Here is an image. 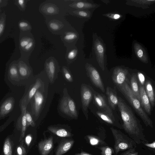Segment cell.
I'll use <instances>...</instances> for the list:
<instances>
[{"label": "cell", "mask_w": 155, "mask_h": 155, "mask_svg": "<svg viewBox=\"0 0 155 155\" xmlns=\"http://www.w3.org/2000/svg\"><path fill=\"white\" fill-rule=\"evenodd\" d=\"M117 106L123 121V129L137 144L147 143L140 121L130 107L119 97Z\"/></svg>", "instance_id": "obj_1"}, {"label": "cell", "mask_w": 155, "mask_h": 155, "mask_svg": "<svg viewBox=\"0 0 155 155\" xmlns=\"http://www.w3.org/2000/svg\"><path fill=\"white\" fill-rule=\"evenodd\" d=\"M134 109L140 117L145 125L153 128V122L142 107L139 101L131 90L127 80L120 86L117 87Z\"/></svg>", "instance_id": "obj_2"}, {"label": "cell", "mask_w": 155, "mask_h": 155, "mask_svg": "<svg viewBox=\"0 0 155 155\" xmlns=\"http://www.w3.org/2000/svg\"><path fill=\"white\" fill-rule=\"evenodd\" d=\"M110 129L114 139L115 155L120 151L136 147L137 143L129 136L113 127H110Z\"/></svg>", "instance_id": "obj_3"}, {"label": "cell", "mask_w": 155, "mask_h": 155, "mask_svg": "<svg viewBox=\"0 0 155 155\" xmlns=\"http://www.w3.org/2000/svg\"><path fill=\"white\" fill-rule=\"evenodd\" d=\"M44 84L36 91L30 102L31 113L34 119L37 120L40 116L45 101Z\"/></svg>", "instance_id": "obj_4"}, {"label": "cell", "mask_w": 155, "mask_h": 155, "mask_svg": "<svg viewBox=\"0 0 155 155\" xmlns=\"http://www.w3.org/2000/svg\"><path fill=\"white\" fill-rule=\"evenodd\" d=\"M93 89L89 86L82 84L81 88V95L83 113L87 119H88V108L93 97Z\"/></svg>", "instance_id": "obj_5"}, {"label": "cell", "mask_w": 155, "mask_h": 155, "mask_svg": "<svg viewBox=\"0 0 155 155\" xmlns=\"http://www.w3.org/2000/svg\"><path fill=\"white\" fill-rule=\"evenodd\" d=\"M93 97L95 104L99 110L113 118H115L112 109L110 106L104 95L93 89Z\"/></svg>", "instance_id": "obj_6"}, {"label": "cell", "mask_w": 155, "mask_h": 155, "mask_svg": "<svg viewBox=\"0 0 155 155\" xmlns=\"http://www.w3.org/2000/svg\"><path fill=\"white\" fill-rule=\"evenodd\" d=\"M87 76L93 84L104 92L105 89L100 74L97 70L91 64L87 63L85 65Z\"/></svg>", "instance_id": "obj_7"}, {"label": "cell", "mask_w": 155, "mask_h": 155, "mask_svg": "<svg viewBox=\"0 0 155 155\" xmlns=\"http://www.w3.org/2000/svg\"><path fill=\"white\" fill-rule=\"evenodd\" d=\"M45 69L51 83L53 84L57 78L58 72V66L54 58H50L46 61Z\"/></svg>", "instance_id": "obj_8"}, {"label": "cell", "mask_w": 155, "mask_h": 155, "mask_svg": "<svg viewBox=\"0 0 155 155\" xmlns=\"http://www.w3.org/2000/svg\"><path fill=\"white\" fill-rule=\"evenodd\" d=\"M21 113L19 117L16 124L17 128L21 131L19 141L21 142L25 136L27 127L25 114L27 111V106L23 104L20 103Z\"/></svg>", "instance_id": "obj_9"}, {"label": "cell", "mask_w": 155, "mask_h": 155, "mask_svg": "<svg viewBox=\"0 0 155 155\" xmlns=\"http://www.w3.org/2000/svg\"><path fill=\"white\" fill-rule=\"evenodd\" d=\"M128 72L126 69L120 67H117L114 69L112 78L117 87L121 86L126 81Z\"/></svg>", "instance_id": "obj_10"}, {"label": "cell", "mask_w": 155, "mask_h": 155, "mask_svg": "<svg viewBox=\"0 0 155 155\" xmlns=\"http://www.w3.org/2000/svg\"><path fill=\"white\" fill-rule=\"evenodd\" d=\"M44 84L41 79H37L34 83L30 88L26 94L22 98L20 103L24 104L27 106L36 91Z\"/></svg>", "instance_id": "obj_11"}, {"label": "cell", "mask_w": 155, "mask_h": 155, "mask_svg": "<svg viewBox=\"0 0 155 155\" xmlns=\"http://www.w3.org/2000/svg\"><path fill=\"white\" fill-rule=\"evenodd\" d=\"M94 46L97 62L101 68L104 71L105 69L104 46L101 42L97 39L94 41Z\"/></svg>", "instance_id": "obj_12"}, {"label": "cell", "mask_w": 155, "mask_h": 155, "mask_svg": "<svg viewBox=\"0 0 155 155\" xmlns=\"http://www.w3.org/2000/svg\"><path fill=\"white\" fill-rule=\"evenodd\" d=\"M15 104V99L12 97H8L4 101L0 106V120L12 110Z\"/></svg>", "instance_id": "obj_13"}, {"label": "cell", "mask_w": 155, "mask_h": 155, "mask_svg": "<svg viewBox=\"0 0 155 155\" xmlns=\"http://www.w3.org/2000/svg\"><path fill=\"white\" fill-rule=\"evenodd\" d=\"M140 102L146 113L149 115L151 114V107L149 98L146 93L144 86L139 84Z\"/></svg>", "instance_id": "obj_14"}, {"label": "cell", "mask_w": 155, "mask_h": 155, "mask_svg": "<svg viewBox=\"0 0 155 155\" xmlns=\"http://www.w3.org/2000/svg\"><path fill=\"white\" fill-rule=\"evenodd\" d=\"M53 137L40 141L38 143V149L41 155H48L52 149L53 145Z\"/></svg>", "instance_id": "obj_15"}, {"label": "cell", "mask_w": 155, "mask_h": 155, "mask_svg": "<svg viewBox=\"0 0 155 155\" xmlns=\"http://www.w3.org/2000/svg\"><path fill=\"white\" fill-rule=\"evenodd\" d=\"M106 94L107 96L108 103L113 110H115L118 102V97L115 90L108 86L106 88Z\"/></svg>", "instance_id": "obj_16"}, {"label": "cell", "mask_w": 155, "mask_h": 155, "mask_svg": "<svg viewBox=\"0 0 155 155\" xmlns=\"http://www.w3.org/2000/svg\"><path fill=\"white\" fill-rule=\"evenodd\" d=\"M74 140L66 139L62 140L58 146L54 155H63L71 148L74 143Z\"/></svg>", "instance_id": "obj_17"}, {"label": "cell", "mask_w": 155, "mask_h": 155, "mask_svg": "<svg viewBox=\"0 0 155 155\" xmlns=\"http://www.w3.org/2000/svg\"><path fill=\"white\" fill-rule=\"evenodd\" d=\"M96 113L99 117L106 123L120 129H123L122 125L115 118H113L107 114L100 111Z\"/></svg>", "instance_id": "obj_18"}, {"label": "cell", "mask_w": 155, "mask_h": 155, "mask_svg": "<svg viewBox=\"0 0 155 155\" xmlns=\"http://www.w3.org/2000/svg\"><path fill=\"white\" fill-rule=\"evenodd\" d=\"M17 65L20 79L28 78L31 72L29 67L22 61H19Z\"/></svg>", "instance_id": "obj_19"}, {"label": "cell", "mask_w": 155, "mask_h": 155, "mask_svg": "<svg viewBox=\"0 0 155 155\" xmlns=\"http://www.w3.org/2000/svg\"><path fill=\"white\" fill-rule=\"evenodd\" d=\"M144 85L145 91L149 100L150 104L154 107L155 104V96L153 86L149 80L146 81Z\"/></svg>", "instance_id": "obj_20"}, {"label": "cell", "mask_w": 155, "mask_h": 155, "mask_svg": "<svg viewBox=\"0 0 155 155\" xmlns=\"http://www.w3.org/2000/svg\"><path fill=\"white\" fill-rule=\"evenodd\" d=\"M134 48L138 58L142 62L147 63L148 59L144 48L140 44L137 43L134 44Z\"/></svg>", "instance_id": "obj_21"}, {"label": "cell", "mask_w": 155, "mask_h": 155, "mask_svg": "<svg viewBox=\"0 0 155 155\" xmlns=\"http://www.w3.org/2000/svg\"><path fill=\"white\" fill-rule=\"evenodd\" d=\"M40 11L48 15H54L59 12L58 8L55 5L48 3L42 5L40 8Z\"/></svg>", "instance_id": "obj_22"}, {"label": "cell", "mask_w": 155, "mask_h": 155, "mask_svg": "<svg viewBox=\"0 0 155 155\" xmlns=\"http://www.w3.org/2000/svg\"><path fill=\"white\" fill-rule=\"evenodd\" d=\"M8 76L10 80L13 81H18L20 80L17 64H13L9 66Z\"/></svg>", "instance_id": "obj_23"}, {"label": "cell", "mask_w": 155, "mask_h": 155, "mask_svg": "<svg viewBox=\"0 0 155 155\" xmlns=\"http://www.w3.org/2000/svg\"><path fill=\"white\" fill-rule=\"evenodd\" d=\"M67 91L66 89H64V95L60 101V108L61 112L63 113L70 117V115L69 110L68 98V95Z\"/></svg>", "instance_id": "obj_24"}, {"label": "cell", "mask_w": 155, "mask_h": 155, "mask_svg": "<svg viewBox=\"0 0 155 155\" xmlns=\"http://www.w3.org/2000/svg\"><path fill=\"white\" fill-rule=\"evenodd\" d=\"M96 5L84 1H79L75 2L70 4L69 6L78 10H83L94 8Z\"/></svg>", "instance_id": "obj_25"}, {"label": "cell", "mask_w": 155, "mask_h": 155, "mask_svg": "<svg viewBox=\"0 0 155 155\" xmlns=\"http://www.w3.org/2000/svg\"><path fill=\"white\" fill-rule=\"evenodd\" d=\"M48 130L51 133L57 136L61 137H68L72 136V134L65 129L53 126H50Z\"/></svg>", "instance_id": "obj_26"}, {"label": "cell", "mask_w": 155, "mask_h": 155, "mask_svg": "<svg viewBox=\"0 0 155 155\" xmlns=\"http://www.w3.org/2000/svg\"><path fill=\"white\" fill-rule=\"evenodd\" d=\"M130 87L134 94L140 102V99L139 86L138 85L137 76L135 74L133 75L131 77Z\"/></svg>", "instance_id": "obj_27"}, {"label": "cell", "mask_w": 155, "mask_h": 155, "mask_svg": "<svg viewBox=\"0 0 155 155\" xmlns=\"http://www.w3.org/2000/svg\"><path fill=\"white\" fill-rule=\"evenodd\" d=\"M68 98L70 117L76 119L78 117V114L75 102L68 95Z\"/></svg>", "instance_id": "obj_28"}, {"label": "cell", "mask_w": 155, "mask_h": 155, "mask_svg": "<svg viewBox=\"0 0 155 155\" xmlns=\"http://www.w3.org/2000/svg\"><path fill=\"white\" fill-rule=\"evenodd\" d=\"M87 137L90 144L92 146H98V147L105 145L106 144L104 141L99 137L92 135H87Z\"/></svg>", "instance_id": "obj_29"}, {"label": "cell", "mask_w": 155, "mask_h": 155, "mask_svg": "<svg viewBox=\"0 0 155 155\" xmlns=\"http://www.w3.org/2000/svg\"><path fill=\"white\" fill-rule=\"evenodd\" d=\"M4 155H12V146L10 139L7 138L5 140L3 147Z\"/></svg>", "instance_id": "obj_30"}, {"label": "cell", "mask_w": 155, "mask_h": 155, "mask_svg": "<svg viewBox=\"0 0 155 155\" xmlns=\"http://www.w3.org/2000/svg\"><path fill=\"white\" fill-rule=\"evenodd\" d=\"M49 28L53 31H56L61 29L63 26L62 22L58 20H51L48 23Z\"/></svg>", "instance_id": "obj_31"}, {"label": "cell", "mask_w": 155, "mask_h": 155, "mask_svg": "<svg viewBox=\"0 0 155 155\" xmlns=\"http://www.w3.org/2000/svg\"><path fill=\"white\" fill-rule=\"evenodd\" d=\"M131 3H133V5H135L136 6H137L138 5L139 6H140V7L146 8L144 6L145 5L147 8V5H150L152 4L155 1L154 0H131L130 1Z\"/></svg>", "instance_id": "obj_32"}, {"label": "cell", "mask_w": 155, "mask_h": 155, "mask_svg": "<svg viewBox=\"0 0 155 155\" xmlns=\"http://www.w3.org/2000/svg\"><path fill=\"white\" fill-rule=\"evenodd\" d=\"M98 148L101 151V155H113L114 153V150L107 146H101L98 147Z\"/></svg>", "instance_id": "obj_33"}, {"label": "cell", "mask_w": 155, "mask_h": 155, "mask_svg": "<svg viewBox=\"0 0 155 155\" xmlns=\"http://www.w3.org/2000/svg\"><path fill=\"white\" fill-rule=\"evenodd\" d=\"M73 12L77 16L81 18L89 17L91 15L90 12L83 10H77Z\"/></svg>", "instance_id": "obj_34"}, {"label": "cell", "mask_w": 155, "mask_h": 155, "mask_svg": "<svg viewBox=\"0 0 155 155\" xmlns=\"http://www.w3.org/2000/svg\"><path fill=\"white\" fill-rule=\"evenodd\" d=\"M62 73L65 79L69 82L73 81L72 76L68 69L65 67H63L62 69Z\"/></svg>", "instance_id": "obj_35"}, {"label": "cell", "mask_w": 155, "mask_h": 155, "mask_svg": "<svg viewBox=\"0 0 155 155\" xmlns=\"http://www.w3.org/2000/svg\"><path fill=\"white\" fill-rule=\"evenodd\" d=\"M20 144L17 147L16 149L17 155H26V151L25 147L23 145V141H21Z\"/></svg>", "instance_id": "obj_36"}, {"label": "cell", "mask_w": 155, "mask_h": 155, "mask_svg": "<svg viewBox=\"0 0 155 155\" xmlns=\"http://www.w3.org/2000/svg\"><path fill=\"white\" fill-rule=\"evenodd\" d=\"M26 118L27 123V127L31 126L34 127L35 126V124L33 119L30 113L26 111L25 114Z\"/></svg>", "instance_id": "obj_37"}, {"label": "cell", "mask_w": 155, "mask_h": 155, "mask_svg": "<svg viewBox=\"0 0 155 155\" xmlns=\"http://www.w3.org/2000/svg\"><path fill=\"white\" fill-rule=\"evenodd\" d=\"M78 37L77 34L73 32H69L65 34L64 37V40L67 41H73Z\"/></svg>", "instance_id": "obj_38"}, {"label": "cell", "mask_w": 155, "mask_h": 155, "mask_svg": "<svg viewBox=\"0 0 155 155\" xmlns=\"http://www.w3.org/2000/svg\"><path fill=\"white\" fill-rule=\"evenodd\" d=\"M18 26L23 31H26L30 29L31 27L30 24L27 22L22 21L18 23Z\"/></svg>", "instance_id": "obj_39"}, {"label": "cell", "mask_w": 155, "mask_h": 155, "mask_svg": "<svg viewBox=\"0 0 155 155\" xmlns=\"http://www.w3.org/2000/svg\"><path fill=\"white\" fill-rule=\"evenodd\" d=\"M33 39L29 37H24L22 38L20 41V45L21 47L24 48Z\"/></svg>", "instance_id": "obj_40"}, {"label": "cell", "mask_w": 155, "mask_h": 155, "mask_svg": "<svg viewBox=\"0 0 155 155\" xmlns=\"http://www.w3.org/2000/svg\"><path fill=\"white\" fill-rule=\"evenodd\" d=\"M120 155H138V153L136 150V147H133L126 150Z\"/></svg>", "instance_id": "obj_41"}, {"label": "cell", "mask_w": 155, "mask_h": 155, "mask_svg": "<svg viewBox=\"0 0 155 155\" xmlns=\"http://www.w3.org/2000/svg\"><path fill=\"white\" fill-rule=\"evenodd\" d=\"M78 53L77 50L74 49L69 52L67 55V58L70 60H71L74 59L77 55Z\"/></svg>", "instance_id": "obj_42"}, {"label": "cell", "mask_w": 155, "mask_h": 155, "mask_svg": "<svg viewBox=\"0 0 155 155\" xmlns=\"http://www.w3.org/2000/svg\"><path fill=\"white\" fill-rule=\"evenodd\" d=\"M5 18L2 17L0 19V36L3 33L5 25Z\"/></svg>", "instance_id": "obj_43"}, {"label": "cell", "mask_w": 155, "mask_h": 155, "mask_svg": "<svg viewBox=\"0 0 155 155\" xmlns=\"http://www.w3.org/2000/svg\"><path fill=\"white\" fill-rule=\"evenodd\" d=\"M104 15L106 16H107L109 18L112 19L114 20H117L119 19L121 15L118 14H113V13H109L104 14Z\"/></svg>", "instance_id": "obj_44"}, {"label": "cell", "mask_w": 155, "mask_h": 155, "mask_svg": "<svg viewBox=\"0 0 155 155\" xmlns=\"http://www.w3.org/2000/svg\"><path fill=\"white\" fill-rule=\"evenodd\" d=\"M138 77L140 82V84L144 86L145 84V79L143 74L140 72H138Z\"/></svg>", "instance_id": "obj_45"}, {"label": "cell", "mask_w": 155, "mask_h": 155, "mask_svg": "<svg viewBox=\"0 0 155 155\" xmlns=\"http://www.w3.org/2000/svg\"><path fill=\"white\" fill-rule=\"evenodd\" d=\"M34 45V41L32 40L25 47L23 48L26 51L30 50L33 47Z\"/></svg>", "instance_id": "obj_46"}, {"label": "cell", "mask_w": 155, "mask_h": 155, "mask_svg": "<svg viewBox=\"0 0 155 155\" xmlns=\"http://www.w3.org/2000/svg\"><path fill=\"white\" fill-rule=\"evenodd\" d=\"M32 138L30 134L28 135L25 137V141L26 145L29 146L32 141Z\"/></svg>", "instance_id": "obj_47"}, {"label": "cell", "mask_w": 155, "mask_h": 155, "mask_svg": "<svg viewBox=\"0 0 155 155\" xmlns=\"http://www.w3.org/2000/svg\"><path fill=\"white\" fill-rule=\"evenodd\" d=\"M25 0H18L17 1L18 5L23 9H25Z\"/></svg>", "instance_id": "obj_48"}, {"label": "cell", "mask_w": 155, "mask_h": 155, "mask_svg": "<svg viewBox=\"0 0 155 155\" xmlns=\"http://www.w3.org/2000/svg\"><path fill=\"white\" fill-rule=\"evenodd\" d=\"M144 145L147 147L152 148L155 149V142L154 141L153 142L149 143H144Z\"/></svg>", "instance_id": "obj_49"}, {"label": "cell", "mask_w": 155, "mask_h": 155, "mask_svg": "<svg viewBox=\"0 0 155 155\" xmlns=\"http://www.w3.org/2000/svg\"><path fill=\"white\" fill-rule=\"evenodd\" d=\"M74 155H93L91 154L82 151L80 153H78L75 154Z\"/></svg>", "instance_id": "obj_50"}, {"label": "cell", "mask_w": 155, "mask_h": 155, "mask_svg": "<svg viewBox=\"0 0 155 155\" xmlns=\"http://www.w3.org/2000/svg\"><path fill=\"white\" fill-rule=\"evenodd\" d=\"M2 0H0V3H1V2H2Z\"/></svg>", "instance_id": "obj_51"}]
</instances>
